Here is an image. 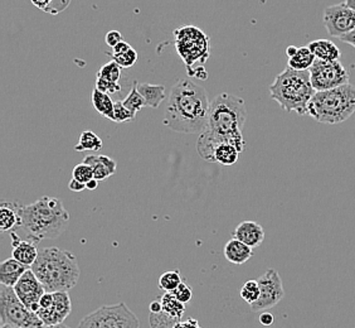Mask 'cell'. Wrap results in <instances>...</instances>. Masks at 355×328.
I'll use <instances>...</instances> for the list:
<instances>
[{
  "instance_id": "cell-48",
  "label": "cell",
  "mask_w": 355,
  "mask_h": 328,
  "mask_svg": "<svg viewBox=\"0 0 355 328\" xmlns=\"http://www.w3.org/2000/svg\"><path fill=\"white\" fill-rule=\"evenodd\" d=\"M347 6H348L350 9H353V10H355V0H345L344 1Z\"/></svg>"
},
{
  "instance_id": "cell-38",
  "label": "cell",
  "mask_w": 355,
  "mask_h": 328,
  "mask_svg": "<svg viewBox=\"0 0 355 328\" xmlns=\"http://www.w3.org/2000/svg\"><path fill=\"white\" fill-rule=\"evenodd\" d=\"M69 3H71V0H53V3H52V6L49 8L47 13L52 14V15L60 14L66 8L69 7Z\"/></svg>"
},
{
  "instance_id": "cell-17",
  "label": "cell",
  "mask_w": 355,
  "mask_h": 328,
  "mask_svg": "<svg viewBox=\"0 0 355 328\" xmlns=\"http://www.w3.org/2000/svg\"><path fill=\"white\" fill-rule=\"evenodd\" d=\"M28 269L29 268L26 267L24 264H21L14 258L4 260L0 264V283H1V286L10 288L15 287V284L19 281V279L23 277V274L26 273Z\"/></svg>"
},
{
  "instance_id": "cell-29",
  "label": "cell",
  "mask_w": 355,
  "mask_h": 328,
  "mask_svg": "<svg viewBox=\"0 0 355 328\" xmlns=\"http://www.w3.org/2000/svg\"><path fill=\"white\" fill-rule=\"evenodd\" d=\"M137 81H134V86L129 92V95L126 96L123 100V106L132 111L134 114H137L140 110L146 106L143 96L137 91Z\"/></svg>"
},
{
  "instance_id": "cell-9",
  "label": "cell",
  "mask_w": 355,
  "mask_h": 328,
  "mask_svg": "<svg viewBox=\"0 0 355 328\" xmlns=\"http://www.w3.org/2000/svg\"><path fill=\"white\" fill-rule=\"evenodd\" d=\"M140 323L125 303L103 306L80 322L78 328H139Z\"/></svg>"
},
{
  "instance_id": "cell-6",
  "label": "cell",
  "mask_w": 355,
  "mask_h": 328,
  "mask_svg": "<svg viewBox=\"0 0 355 328\" xmlns=\"http://www.w3.org/2000/svg\"><path fill=\"white\" fill-rule=\"evenodd\" d=\"M355 113V86L318 91L309 104L308 114L316 122L328 125L344 123Z\"/></svg>"
},
{
  "instance_id": "cell-35",
  "label": "cell",
  "mask_w": 355,
  "mask_h": 328,
  "mask_svg": "<svg viewBox=\"0 0 355 328\" xmlns=\"http://www.w3.org/2000/svg\"><path fill=\"white\" fill-rule=\"evenodd\" d=\"M137 117V114H134L132 111L123 106V101H116L115 103V109H114V120L115 123H126L131 122Z\"/></svg>"
},
{
  "instance_id": "cell-19",
  "label": "cell",
  "mask_w": 355,
  "mask_h": 328,
  "mask_svg": "<svg viewBox=\"0 0 355 328\" xmlns=\"http://www.w3.org/2000/svg\"><path fill=\"white\" fill-rule=\"evenodd\" d=\"M223 253H225V259L236 265L245 264L253 256L252 247L247 246L246 244L234 238L225 244Z\"/></svg>"
},
{
  "instance_id": "cell-46",
  "label": "cell",
  "mask_w": 355,
  "mask_h": 328,
  "mask_svg": "<svg viewBox=\"0 0 355 328\" xmlns=\"http://www.w3.org/2000/svg\"><path fill=\"white\" fill-rule=\"evenodd\" d=\"M97 187H98V181L95 179V178H92L89 182L86 183V190H91V191H94V190H96Z\"/></svg>"
},
{
  "instance_id": "cell-12",
  "label": "cell",
  "mask_w": 355,
  "mask_h": 328,
  "mask_svg": "<svg viewBox=\"0 0 355 328\" xmlns=\"http://www.w3.org/2000/svg\"><path fill=\"white\" fill-rule=\"evenodd\" d=\"M322 21L329 35L342 40L355 31V10L345 3L330 6L324 9Z\"/></svg>"
},
{
  "instance_id": "cell-42",
  "label": "cell",
  "mask_w": 355,
  "mask_h": 328,
  "mask_svg": "<svg viewBox=\"0 0 355 328\" xmlns=\"http://www.w3.org/2000/svg\"><path fill=\"white\" fill-rule=\"evenodd\" d=\"M112 49H114V54H115V55H121V54H125V52L130 51L131 46L128 42L123 41L120 42L116 47H114Z\"/></svg>"
},
{
  "instance_id": "cell-41",
  "label": "cell",
  "mask_w": 355,
  "mask_h": 328,
  "mask_svg": "<svg viewBox=\"0 0 355 328\" xmlns=\"http://www.w3.org/2000/svg\"><path fill=\"white\" fill-rule=\"evenodd\" d=\"M273 322H275V317H273L272 313H270V312H262V313H261V325H263V326L268 327V326L273 325Z\"/></svg>"
},
{
  "instance_id": "cell-7",
  "label": "cell",
  "mask_w": 355,
  "mask_h": 328,
  "mask_svg": "<svg viewBox=\"0 0 355 328\" xmlns=\"http://www.w3.org/2000/svg\"><path fill=\"white\" fill-rule=\"evenodd\" d=\"M174 35L178 54L184 61L189 76L205 80L207 72L203 65L209 57L208 35L194 26L178 28Z\"/></svg>"
},
{
  "instance_id": "cell-1",
  "label": "cell",
  "mask_w": 355,
  "mask_h": 328,
  "mask_svg": "<svg viewBox=\"0 0 355 328\" xmlns=\"http://www.w3.org/2000/svg\"><path fill=\"white\" fill-rule=\"evenodd\" d=\"M245 100L223 92L211 103L208 125L197 142V151L202 159L214 163V153L220 144H231L239 153L246 149L243 126L246 123Z\"/></svg>"
},
{
  "instance_id": "cell-44",
  "label": "cell",
  "mask_w": 355,
  "mask_h": 328,
  "mask_svg": "<svg viewBox=\"0 0 355 328\" xmlns=\"http://www.w3.org/2000/svg\"><path fill=\"white\" fill-rule=\"evenodd\" d=\"M69 190L73 192H83V190H86V185L85 183H81V182H78V181H76L72 178V181L69 182Z\"/></svg>"
},
{
  "instance_id": "cell-10",
  "label": "cell",
  "mask_w": 355,
  "mask_h": 328,
  "mask_svg": "<svg viewBox=\"0 0 355 328\" xmlns=\"http://www.w3.org/2000/svg\"><path fill=\"white\" fill-rule=\"evenodd\" d=\"M315 91L336 89L349 83V72L340 61L315 60L313 67L309 69Z\"/></svg>"
},
{
  "instance_id": "cell-39",
  "label": "cell",
  "mask_w": 355,
  "mask_h": 328,
  "mask_svg": "<svg viewBox=\"0 0 355 328\" xmlns=\"http://www.w3.org/2000/svg\"><path fill=\"white\" fill-rule=\"evenodd\" d=\"M106 43L110 47H116L120 42L123 41V35L119 31H110L109 33L106 35Z\"/></svg>"
},
{
  "instance_id": "cell-4",
  "label": "cell",
  "mask_w": 355,
  "mask_h": 328,
  "mask_svg": "<svg viewBox=\"0 0 355 328\" xmlns=\"http://www.w3.org/2000/svg\"><path fill=\"white\" fill-rule=\"evenodd\" d=\"M31 269L49 293L69 292L75 287L81 275L75 255L55 246L41 249Z\"/></svg>"
},
{
  "instance_id": "cell-33",
  "label": "cell",
  "mask_w": 355,
  "mask_h": 328,
  "mask_svg": "<svg viewBox=\"0 0 355 328\" xmlns=\"http://www.w3.org/2000/svg\"><path fill=\"white\" fill-rule=\"evenodd\" d=\"M72 177L76 181L81 182V183H87L92 178H94V170L92 167H89V164L80 163L76 165L72 171Z\"/></svg>"
},
{
  "instance_id": "cell-16",
  "label": "cell",
  "mask_w": 355,
  "mask_h": 328,
  "mask_svg": "<svg viewBox=\"0 0 355 328\" xmlns=\"http://www.w3.org/2000/svg\"><path fill=\"white\" fill-rule=\"evenodd\" d=\"M234 239L242 241L250 247H259L265 240V230L263 227L254 222V221H243L241 222L232 233Z\"/></svg>"
},
{
  "instance_id": "cell-24",
  "label": "cell",
  "mask_w": 355,
  "mask_h": 328,
  "mask_svg": "<svg viewBox=\"0 0 355 328\" xmlns=\"http://www.w3.org/2000/svg\"><path fill=\"white\" fill-rule=\"evenodd\" d=\"M91 103L98 114H101L103 117H107L110 120H114L115 103L111 100V95L101 92L95 88L91 92Z\"/></svg>"
},
{
  "instance_id": "cell-5",
  "label": "cell",
  "mask_w": 355,
  "mask_h": 328,
  "mask_svg": "<svg viewBox=\"0 0 355 328\" xmlns=\"http://www.w3.org/2000/svg\"><path fill=\"white\" fill-rule=\"evenodd\" d=\"M309 71H296L287 67L275 79L270 86V94L287 113L295 111L299 115L308 114L309 104L315 95Z\"/></svg>"
},
{
  "instance_id": "cell-3",
  "label": "cell",
  "mask_w": 355,
  "mask_h": 328,
  "mask_svg": "<svg viewBox=\"0 0 355 328\" xmlns=\"http://www.w3.org/2000/svg\"><path fill=\"white\" fill-rule=\"evenodd\" d=\"M21 227L35 243L57 239L69 226V211L61 199L43 196L31 205H21Z\"/></svg>"
},
{
  "instance_id": "cell-36",
  "label": "cell",
  "mask_w": 355,
  "mask_h": 328,
  "mask_svg": "<svg viewBox=\"0 0 355 328\" xmlns=\"http://www.w3.org/2000/svg\"><path fill=\"white\" fill-rule=\"evenodd\" d=\"M96 89L100 90L101 92H105L107 95H112V94H116L119 91H121V86L119 83L115 82L106 81L103 79H98L96 77Z\"/></svg>"
},
{
  "instance_id": "cell-25",
  "label": "cell",
  "mask_w": 355,
  "mask_h": 328,
  "mask_svg": "<svg viewBox=\"0 0 355 328\" xmlns=\"http://www.w3.org/2000/svg\"><path fill=\"white\" fill-rule=\"evenodd\" d=\"M162 306H163V311L168 315H171V318L182 321V317L185 313V304L182 303L175 298L174 294L171 292H165L162 297Z\"/></svg>"
},
{
  "instance_id": "cell-11",
  "label": "cell",
  "mask_w": 355,
  "mask_h": 328,
  "mask_svg": "<svg viewBox=\"0 0 355 328\" xmlns=\"http://www.w3.org/2000/svg\"><path fill=\"white\" fill-rule=\"evenodd\" d=\"M257 281L260 286V298L250 306L252 312H265L277 306L285 297L280 274L272 268L267 269L266 273L262 274Z\"/></svg>"
},
{
  "instance_id": "cell-20",
  "label": "cell",
  "mask_w": 355,
  "mask_h": 328,
  "mask_svg": "<svg viewBox=\"0 0 355 328\" xmlns=\"http://www.w3.org/2000/svg\"><path fill=\"white\" fill-rule=\"evenodd\" d=\"M21 205L15 202H3L0 205V230L3 233L21 227Z\"/></svg>"
},
{
  "instance_id": "cell-8",
  "label": "cell",
  "mask_w": 355,
  "mask_h": 328,
  "mask_svg": "<svg viewBox=\"0 0 355 328\" xmlns=\"http://www.w3.org/2000/svg\"><path fill=\"white\" fill-rule=\"evenodd\" d=\"M0 315L3 325H12L19 328L44 327L38 315L21 303L14 292V288L0 287Z\"/></svg>"
},
{
  "instance_id": "cell-30",
  "label": "cell",
  "mask_w": 355,
  "mask_h": 328,
  "mask_svg": "<svg viewBox=\"0 0 355 328\" xmlns=\"http://www.w3.org/2000/svg\"><path fill=\"white\" fill-rule=\"evenodd\" d=\"M97 77L106 80V81L119 83V81L123 77V71H121V67L117 65L116 62L111 61L106 63V65H103V67L98 69Z\"/></svg>"
},
{
  "instance_id": "cell-15",
  "label": "cell",
  "mask_w": 355,
  "mask_h": 328,
  "mask_svg": "<svg viewBox=\"0 0 355 328\" xmlns=\"http://www.w3.org/2000/svg\"><path fill=\"white\" fill-rule=\"evenodd\" d=\"M10 236H12V247H13L12 258L18 260L26 267H32L40 254L37 243L33 240H21L15 233H10Z\"/></svg>"
},
{
  "instance_id": "cell-37",
  "label": "cell",
  "mask_w": 355,
  "mask_h": 328,
  "mask_svg": "<svg viewBox=\"0 0 355 328\" xmlns=\"http://www.w3.org/2000/svg\"><path fill=\"white\" fill-rule=\"evenodd\" d=\"M171 293L174 294L175 298L182 302V303H184V304H187L188 302H191V298H193V290H191V288L189 287L185 281H183V283H182L174 292H171Z\"/></svg>"
},
{
  "instance_id": "cell-31",
  "label": "cell",
  "mask_w": 355,
  "mask_h": 328,
  "mask_svg": "<svg viewBox=\"0 0 355 328\" xmlns=\"http://www.w3.org/2000/svg\"><path fill=\"white\" fill-rule=\"evenodd\" d=\"M241 298L243 300V301L248 303L250 306L253 304V303H256V302L259 301V298H260V286H259V281H247L242 288H241Z\"/></svg>"
},
{
  "instance_id": "cell-22",
  "label": "cell",
  "mask_w": 355,
  "mask_h": 328,
  "mask_svg": "<svg viewBox=\"0 0 355 328\" xmlns=\"http://www.w3.org/2000/svg\"><path fill=\"white\" fill-rule=\"evenodd\" d=\"M137 91L141 94L148 108L157 109L165 99V88L163 85H151V83H139Z\"/></svg>"
},
{
  "instance_id": "cell-2",
  "label": "cell",
  "mask_w": 355,
  "mask_h": 328,
  "mask_svg": "<svg viewBox=\"0 0 355 328\" xmlns=\"http://www.w3.org/2000/svg\"><path fill=\"white\" fill-rule=\"evenodd\" d=\"M211 101L205 90L191 79L178 80L164 109V124L182 134H202L208 125Z\"/></svg>"
},
{
  "instance_id": "cell-26",
  "label": "cell",
  "mask_w": 355,
  "mask_h": 328,
  "mask_svg": "<svg viewBox=\"0 0 355 328\" xmlns=\"http://www.w3.org/2000/svg\"><path fill=\"white\" fill-rule=\"evenodd\" d=\"M239 149L231 144H220L214 153V163L230 167L239 161Z\"/></svg>"
},
{
  "instance_id": "cell-21",
  "label": "cell",
  "mask_w": 355,
  "mask_h": 328,
  "mask_svg": "<svg viewBox=\"0 0 355 328\" xmlns=\"http://www.w3.org/2000/svg\"><path fill=\"white\" fill-rule=\"evenodd\" d=\"M308 47L314 54L315 57L321 61H339L342 56L340 49L329 40H316L309 43Z\"/></svg>"
},
{
  "instance_id": "cell-23",
  "label": "cell",
  "mask_w": 355,
  "mask_h": 328,
  "mask_svg": "<svg viewBox=\"0 0 355 328\" xmlns=\"http://www.w3.org/2000/svg\"><path fill=\"white\" fill-rule=\"evenodd\" d=\"M315 60H316V57L310 51L308 46L297 47L296 54L288 58L287 66L290 69H296V71H309L313 67Z\"/></svg>"
},
{
  "instance_id": "cell-34",
  "label": "cell",
  "mask_w": 355,
  "mask_h": 328,
  "mask_svg": "<svg viewBox=\"0 0 355 328\" xmlns=\"http://www.w3.org/2000/svg\"><path fill=\"white\" fill-rule=\"evenodd\" d=\"M112 61L116 62L121 69H129L131 66H134L135 62L137 61V52L134 48H131L130 51L121 54V55L114 54Z\"/></svg>"
},
{
  "instance_id": "cell-13",
  "label": "cell",
  "mask_w": 355,
  "mask_h": 328,
  "mask_svg": "<svg viewBox=\"0 0 355 328\" xmlns=\"http://www.w3.org/2000/svg\"><path fill=\"white\" fill-rule=\"evenodd\" d=\"M14 292L28 309L37 313L40 311L41 298L46 294V289L41 281H38L33 270L29 268L15 284Z\"/></svg>"
},
{
  "instance_id": "cell-45",
  "label": "cell",
  "mask_w": 355,
  "mask_h": 328,
  "mask_svg": "<svg viewBox=\"0 0 355 328\" xmlns=\"http://www.w3.org/2000/svg\"><path fill=\"white\" fill-rule=\"evenodd\" d=\"M340 41L344 42V43H348V44L355 48V31H353L352 33H349L348 35L343 37Z\"/></svg>"
},
{
  "instance_id": "cell-28",
  "label": "cell",
  "mask_w": 355,
  "mask_h": 328,
  "mask_svg": "<svg viewBox=\"0 0 355 328\" xmlns=\"http://www.w3.org/2000/svg\"><path fill=\"white\" fill-rule=\"evenodd\" d=\"M183 278L179 273V270H169L162 274L159 277V288L164 292H174L182 283H183Z\"/></svg>"
},
{
  "instance_id": "cell-40",
  "label": "cell",
  "mask_w": 355,
  "mask_h": 328,
  "mask_svg": "<svg viewBox=\"0 0 355 328\" xmlns=\"http://www.w3.org/2000/svg\"><path fill=\"white\" fill-rule=\"evenodd\" d=\"M31 1H32V4L35 8L41 9V10L46 12V13L49 10V8H51L52 3H53V0H31Z\"/></svg>"
},
{
  "instance_id": "cell-27",
  "label": "cell",
  "mask_w": 355,
  "mask_h": 328,
  "mask_svg": "<svg viewBox=\"0 0 355 328\" xmlns=\"http://www.w3.org/2000/svg\"><path fill=\"white\" fill-rule=\"evenodd\" d=\"M103 148V140L91 130H85L80 134V142L75 147L76 151H97Z\"/></svg>"
},
{
  "instance_id": "cell-32",
  "label": "cell",
  "mask_w": 355,
  "mask_h": 328,
  "mask_svg": "<svg viewBox=\"0 0 355 328\" xmlns=\"http://www.w3.org/2000/svg\"><path fill=\"white\" fill-rule=\"evenodd\" d=\"M179 322L182 321L171 318V315H166L163 309L157 313L149 315V323H150L151 328H174Z\"/></svg>"
},
{
  "instance_id": "cell-49",
  "label": "cell",
  "mask_w": 355,
  "mask_h": 328,
  "mask_svg": "<svg viewBox=\"0 0 355 328\" xmlns=\"http://www.w3.org/2000/svg\"><path fill=\"white\" fill-rule=\"evenodd\" d=\"M43 328H71L69 326H66L64 323H61V325H55V326H44Z\"/></svg>"
},
{
  "instance_id": "cell-14",
  "label": "cell",
  "mask_w": 355,
  "mask_h": 328,
  "mask_svg": "<svg viewBox=\"0 0 355 328\" xmlns=\"http://www.w3.org/2000/svg\"><path fill=\"white\" fill-rule=\"evenodd\" d=\"M72 312V302L69 298V292H55L53 293V303L47 309H42L37 312L44 326H55L61 325Z\"/></svg>"
},
{
  "instance_id": "cell-50",
  "label": "cell",
  "mask_w": 355,
  "mask_h": 328,
  "mask_svg": "<svg viewBox=\"0 0 355 328\" xmlns=\"http://www.w3.org/2000/svg\"><path fill=\"white\" fill-rule=\"evenodd\" d=\"M1 328H19V327H15V326H12V325H3V326H1Z\"/></svg>"
},
{
  "instance_id": "cell-18",
  "label": "cell",
  "mask_w": 355,
  "mask_h": 328,
  "mask_svg": "<svg viewBox=\"0 0 355 328\" xmlns=\"http://www.w3.org/2000/svg\"><path fill=\"white\" fill-rule=\"evenodd\" d=\"M94 170V178L98 182L111 177L116 172V162L107 156H89L83 159Z\"/></svg>"
},
{
  "instance_id": "cell-43",
  "label": "cell",
  "mask_w": 355,
  "mask_h": 328,
  "mask_svg": "<svg viewBox=\"0 0 355 328\" xmlns=\"http://www.w3.org/2000/svg\"><path fill=\"white\" fill-rule=\"evenodd\" d=\"M174 328H202L199 326V322L197 320H188V321L179 322Z\"/></svg>"
},
{
  "instance_id": "cell-47",
  "label": "cell",
  "mask_w": 355,
  "mask_h": 328,
  "mask_svg": "<svg viewBox=\"0 0 355 328\" xmlns=\"http://www.w3.org/2000/svg\"><path fill=\"white\" fill-rule=\"evenodd\" d=\"M296 51H297V47H295V46H288L286 48V55L288 56V58L291 57V56H294L296 54Z\"/></svg>"
}]
</instances>
